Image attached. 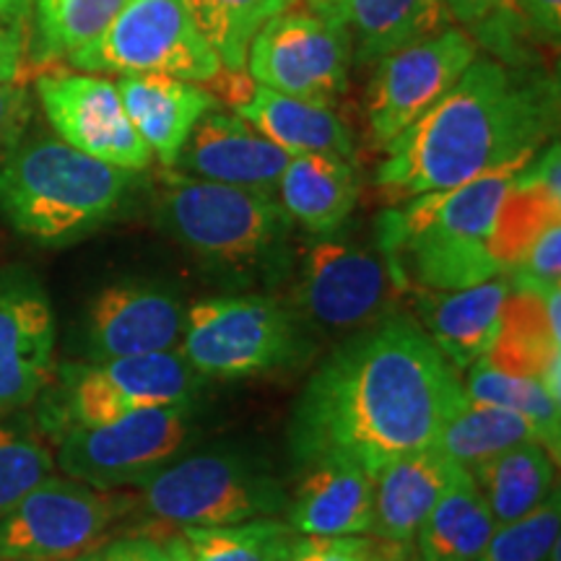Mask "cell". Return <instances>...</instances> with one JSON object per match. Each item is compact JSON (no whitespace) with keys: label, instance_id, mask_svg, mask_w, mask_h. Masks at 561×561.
I'll return each instance as SVG.
<instances>
[{"label":"cell","instance_id":"1","mask_svg":"<svg viewBox=\"0 0 561 561\" xmlns=\"http://www.w3.org/2000/svg\"><path fill=\"white\" fill-rule=\"evenodd\" d=\"M466 401L458 369L419 322L388 314L335 348L305 385L291 416L294 460H341L377 476L432 447Z\"/></svg>","mask_w":561,"mask_h":561},{"label":"cell","instance_id":"2","mask_svg":"<svg viewBox=\"0 0 561 561\" xmlns=\"http://www.w3.org/2000/svg\"><path fill=\"white\" fill-rule=\"evenodd\" d=\"M559 123V87L538 66L479 55L458 83L385 146L377 187L390 201L525 167Z\"/></svg>","mask_w":561,"mask_h":561},{"label":"cell","instance_id":"3","mask_svg":"<svg viewBox=\"0 0 561 561\" xmlns=\"http://www.w3.org/2000/svg\"><path fill=\"white\" fill-rule=\"evenodd\" d=\"M502 167L447 191L403 201L377 219V250L401 289L455 291L504 276L489 252V234L512 178Z\"/></svg>","mask_w":561,"mask_h":561},{"label":"cell","instance_id":"4","mask_svg":"<svg viewBox=\"0 0 561 561\" xmlns=\"http://www.w3.org/2000/svg\"><path fill=\"white\" fill-rule=\"evenodd\" d=\"M138 174L104 164L60 138L19 140L0 159V216L32 242L73 244L121 214Z\"/></svg>","mask_w":561,"mask_h":561},{"label":"cell","instance_id":"5","mask_svg":"<svg viewBox=\"0 0 561 561\" xmlns=\"http://www.w3.org/2000/svg\"><path fill=\"white\" fill-rule=\"evenodd\" d=\"M153 208L159 229L210 268L252 276L289 263L291 219L273 193L167 170Z\"/></svg>","mask_w":561,"mask_h":561},{"label":"cell","instance_id":"6","mask_svg":"<svg viewBox=\"0 0 561 561\" xmlns=\"http://www.w3.org/2000/svg\"><path fill=\"white\" fill-rule=\"evenodd\" d=\"M180 354L201 377L265 375L305 354L299 318L265 297H214L185 310Z\"/></svg>","mask_w":561,"mask_h":561},{"label":"cell","instance_id":"7","mask_svg":"<svg viewBox=\"0 0 561 561\" xmlns=\"http://www.w3.org/2000/svg\"><path fill=\"white\" fill-rule=\"evenodd\" d=\"M140 504L174 528H210L286 510V491L257 460L240 453H201L161 468L144 483Z\"/></svg>","mask_w":561,"mask_h":561},{"label":"cell","instance_id":"8","mask_svg":"<svg viewBox=\"0 0 561 561\" xmlns=\"http://www.w3.org/2000/svg\"><path fill=\"white\" fill-rule=\"evenodd\" d=\"M68 62L83 73H161L193 83L224 70L185 0H128Z\"/></svg>","mask_w":561,"mask_h":561},{"label":"cell","instance_id":"9","mask_svg":"<svg viewBox=\"0 0 561 561\" xmlns=\"http://www.w3.org/2000/svg\"><path fill=\"white\" fill-rule=\"evenodd\" d=\"M136 504V496L121 489L47 476L0 517V559L68 561L100 549Z\"/></svg>","mask_w":561,"mask_h":561},{"label":"cell","instance_id":"10","mask_svg":"<svg viewBox=\"0 0 561 561\" xmlns=\"http://www.w3.org/2000/svg\"><path fill=\"white\" fill-rule=\"evenodd\" d=\"M401 286L382 252L343 237L312 234L297 252L294 314L331 333H359L390 314Z\"/></svg>","mask_w":561,"mask_h":561},{"label":"cell","instance_id":"11","mask_svg":"<svg viewBox=\"0 0 561 561\" xmlns=\"http://www.w3.org/2000/svg\"><path fill=\"white\" fill-rule=\"evenodd\" d=\"M193 403L153 405L104 424L62 432L55 462L68 479L94 489L144 486L187 447Z\"/></svg>","mask_w":561,"mask_h":561},{"label":"cell","instance_id":"12","mask_svg":"<svg viewBox=\"0 0 561 561\" xmlns=\"http://www.w3.org/2000/svg\"><path fill=\"white\" fill-rule=\"evenodd\" d=\"M201 377L185 356L174 351L128 356L89 364H68L60 369L58 392L50 403V424L91 426L128 416L153 405L193 403Z\"/></svg>","mask_w":561,"mask_h":561},{"label":"cell","instance_id":"13","mask_svg":"<svg viewBox=\"0 0 561 561\" xmlns=\"http://www.w3.org/2000/svg\"><path fill=\"white\" fill-rule=\"evenodd\" d=\"M351 42L320 5L305 3L265 21L250 42V79L278 94L333 107L346 94Z\"/></svg>","mask_w":561,"mask_h":561},{"label":"cell","instance_id":"14","mask_svg":"<svg viewBox=\"0 0 561 561\" xmlns=\"http://www.w3.org/2000/svg\"><path fill=\"white\" fill-rule=\"evenodd\" d=\"M479 55L471 34L453 24L375 62L367 89L371 140L385 149L437 104Z\"/></svg>","mask_w":561,"mask_h":561},{"label":"cell","instance_id":"15","mask_svg":"<svg viewBox=\"0 0 561 561\" xmlns=\"http://www.w3.org/2000/svg\"><path fill=\"white\" fill-rule=\"evenodd\" d=\"M37 100L60 140L104 164L144 172L153 153L123 107L117 83L102 73L50 70L37 83Z\"/></svg>","mask_w":561,"mask_h":561},{"label":"cell","instance_id":"16","mask_svg":"<svg viewBox=\"0 0 561 561\" xmlns=\"http://www.w3.org/2000/svg\"><path fill=\"white\" fill-rule=\"evenodd\" d=\"M58 325L42 280L11 265L0 271V416H9L55 380Z\"/></svg>","mask_w":561,"mask_h":561},{"label":"cell","instance_id":"17","mask_svg":"<svg viewBox=\"0 0 561 561\" xmlns=\"http://www.w3.org/2000/svg\"><path fill=\"white\" fill-rule=\"evenodd\" d=\"M185 310L170 286L157 280H115L91 299L83 343L91 362L128 359L180 346Z\"/></svg>","mask_w":561,"mask_h":561},{"label":"cell","instance_id":"18","mask_svg":"<svg viewBox=\"0 0 561 561\" xmlns=\"http://www.w3.org/2000/svg\"><path fill=\"white\" fill-rule=\"evenodd\" d=\"M291 153L257 133L237 112L208 110L182 146L178 172L187 178L276 193Z\"/></svg>","mask_w":561,"mask_h":561},{"label":"cell","instance_id":"19","mask_svg":"<svg viewBox=\"0 0 561 561\" xmlns=\"http://www.w3.org/2000/svg\"><path fill=\"white\" fill-rule=\"evenodd\" d=\"M557 289L512 286L500 312V328L486 351L491 367L515 377H533L549 396L561 398V320Z\"/></svg>","mask_w":561,"mask_h":561},{"label":"cell","instance_id":"20","mask_svg":"<svg viewBox=\"0 0 561 561\" xmlns=\"http://www.w3.org/2000/svg\"><path fill=\"white\" fill-rule=\"evenodd\" d=\"M510 289L512 280L504 273L468 289L434 291L411 286L405 291L413 294V312L421 331L430 335L455 369L468 371L486 356Z\"/></svg>","mask_w":561,"mask_h":561},{"label":"cell","instance_id":"21","mask_svg":"<svg viewBox=\"0 0 561 561\" xmlns=\"http://www.w3.org/2000/svg\"><path fill=\"white\" fill-rule=\"evenodd\" d=\"M289 525L299 536H359L375 525V476L341 460L305 466L286 502Z\"/></svg>","mask_w":561,"mask_h":561},{"label":"cell","instance_id":"22","mask_svg":"<svg viewBox=\"0 0 561 561\" xmlns=\"http://www.w3.org/2000/svg\"><path fill=\"white\" fill-rule=\"evenodd\" d=\"M115 83L133 128L167 170L174 167L195 123L216 107L208 89L172 76L128 73Z\"/></svg>","mask_w":561,"mask_h":561},{"label":"cell","instance_id":"23","mask_svg":"<svg viewBox=\"0 0 561 561\" xmlns=\"http://www.w3.org/2000/svg\"><path fill=\"white\" fill-rule=\"evenodd\" d=\"M343 26L356 66H375L401 47L453 26L445 0H310Z\"/></svg>","mask_w":561,"mask_h":561},{"label":"cell","instance_id":"24","mask_svg":"<svg viewBox=\"0 0 561 561\" xmlns=\"http://www.w3.org/2000/svg\"><path fill=\"white\" fill-rule=\"evenodd\" d=\"M466 471L437 447L403 455L375 476V525L371 533L413 546L416 530L439 496Z\"/></svg>","mask_w":561,"mask_h":561},{"label":"cell","instance_id":"25","mask_svg":"<svg viewBox=\"0 0 561 561\" xmlns=\"http://www.w3.org/2000/svg\"><path fill=\"white\" fill-rule=\"evenodd\" d=\"M561 224V164L559 146L551 144L541 157H533L510 182L489 234V252L504 273L546 229Z\"/></svg>","mask_w":561,"mask_h":561},{"label":"cell","instance_id":"26","mask_svg":"<svg viewBox=\"0 0 561 561\" xmlns=\"http://www.w3.org/2000/svg\"><path fill=\"white\" fill-rule=\"evenodd\" d=\"M280 206L310 234L339 231L359 201V178L339 153H294L278 180Z\"/></svg>","mask_w":561,"mask_h":561},{"label":"cell","instance_id":"27","mask_svg":"<svg viewBox=\"0 0 561 561\" xmlns=\"http://www.w3.org/2000/svg\"><path fill=\"white\" fill-rule=\"evenodd\" d=\"M234 112L291 157L294 153L354 157V136L333 107L278 94L255 83L248 100L237 104Z\"/></svg>","mask_w":561,"mask_h":561},{"label":"cell","instance_id":"28","mask_svg":"<svg viewBox=\"0 0 561 561\" xmlns=\"http://www.w3.org/2000/svg\"><path fill=\"white\" fill-rule=\"evenodd\" d=\"M496 528L473 476L462 471L416 530L419 561H473Z\"/></svg>","mask_w":561,"mask_h":561},{"label":"cell","instance_id":"29","mask_svg":"<svg viewBox=\"0 0 561 561\" xmlns=\"http://www.w3.org/2000/svg\"><path fill=\"white\" fill-rule=\"evenodd\" d=\"M553 455L541 442H523L494 458L473 466L476 486L481 489L496 525L528 515L553 494Z\"/></svg>","mask_w":561,"mask_h":561},{"label":"cell","instance_id":"30","mask_svg":"<svg viewBox=\"0 0 561 561\" xmlns=\"http://www.w3.org/2000/svg\"><path fill=\"white\" fill-rule=\"evenodd\" d=\"M523 442H541V432L523 419L520 413H512L500 405L476 403L468 398L450 419L442 424V430L432 447L458 462L460 468L471 471L479 462L494 458L510 447Z\"/></svg>","mask_w":561,"mask_h":561},{"label":"cell","instance_id":"31","mask_svg":"<svg viewBox=\"0 0 561 561\" xmlns=\"http://www.w3.org/2000/svg\"><path fill=\"white\" fill-rule=\"evenodd\" d=\"M128 0H32L30 58L37 66L68 60L100 37Z\"/></svg>","mask_w":561,"mask_h":561},{"label":"cell","instance_id":"32","mask_svg":"<svg viewBox=\"0 0 561 561\" xmlns=\"http://www.w3.org/2000/svg\"><path fill=\"white\" fill-rule=\"evenodd\" d=\"M191 561H286L299 533L276 517L234 525L180 528Z\"/></svg>","mask_w":561,"mask_h":561},{"label":"cell","instance_id":"33","mask_svg":"<svg viewBox=\"0 0 561 561\" xmlns=\"http://www.w3.org/2000/svg\"><path fill=\"white\" fill-rule=\"evenodd\" d=\"M224 70H242L250 42L291 0H185Z\"/></svg>","mask_w":561,"mask_h":561},{"label":"cell","instance_id":"34","mask_svg":"<svg viewBox=\"0 0 561 561\" xmlns=\"http://www.w3.org/2000/svg\"><path fill=\"white\" fill-rule=\"evenodd\" d=\"M466 392L476 403H489L507 409L512 413H520L528 419L538 432H541L543 445L549 447L553 458L559 455V401L546 392V388L533 377H515L504 375L494 369L486 359H479L468 369Z\"/></svg>","mask_w":561,"mask_h":561},{"label":"cell","instance_id":"35","mask_svg":"<svg viewBox=\"0 0 561 561\" xmlns=\"http://www.w3.org/2000/svg\"><path fill=\"white\" fill-rule=\"evenodd\" d=\"M460 30L491 58L507 66H536L533 42L517 0H445Z\"/></svg>","mask_w":561,"mask_h":561},{"label":"cell","instance_id":"36","mask_svg":"<svg viewBox=\"0 0 561 561\" xmlns=\"http://www.w3.org/2000/svg\"><path fill=\"white\" fill-rule=\"evenodd\" d=\"M561 504L559 494L546 500L528 515L496 525L483 551L473 561H549L559 549Z\"/></svg>","mask_w":561,"mask_h":561},{"label":"cell","instance_id":"37","mask_svg":"<svg viewBox=\"0 0 561 561\" xmlns=\"http://www.w3.org/2000/svg\"><path fill=\"white\" fill-rule=\"evenodd\" d=\"M53 468L55 458L45 442L21 426L0 424V517L53 476Z\"/></svg>","mask_w":561,"mask_h":561},{"label":"cell","instance_id":"38","mask_svg":"<svg viewBox=\"0 0 561 561\" xmlns=\"http://www.w3.org/2000/svg\"><path fill=\"white\" fill-rule=\"evenodd\" d=\"M286 561H411V546L375 533L359 536H297Z\"/></svg>","mask_w":561,"mask_h":561},{"label":"cell","instance_id":"39","mask_svg":"<svg viewBox=\"0 0 561 561\" xmlns=\"http://www.w3.org/2000/svg\"><path fill=\"white\" fill-rule=\"evenodd\" d=\"M100 553L104 561H191L182 533L170 530V525L164 523L161 530L110 538Z\"/></svg>","mask_w":561,"mask_h":561},{"label":"cell","instance_id":"40","mask_svg":"<svg viewBox=\"0 0 561 561\" xmlns=\"http://www.w3.org/2000/svg\"><path fill=\"white\" fill-rule=\"evenodd\" d=\"M561 273V224H553L530 244L520 263L512 268L507 276L512 286H525V289H557Z\"/></svg>","mask_w":561,"mask_h":561},{"label":"cell","instance_id":"41","mask_svg":"<svg viewBox=\"0 0 561 561\" xmlns=\"http://www.w3.org/2000/svg\"><path fill=\"white\" fill-rule=\"evenodd\" d=\"M32 117L30 91L19 81L0 83V159L9 153L24 136Z\"/></svg>","mask_w":561,"mask_h":561},{"label":"cell","instance_id":"42","mask_svg":"<svg viewBox=\"0 0 561 561\" xmlns=\"http://www.w3.org/2000/svg\"><path fill=\"white\" fill-rule=\"evenodd\" d=\"M533 45L557 47L561 34V0H517Z\"/></svg>","mask_w":561,"mask_h":561},{"label":"cell","instance_id":"43","mask_svg":"<svg viewBox=\"0 0 561 561\" xmlns=\"http://www.w3.org/2000/svg\"><path fill=\"white\" fill-rule=\"evenodd\" d=\"M30 55L26 24H0V83L19 81Z\"/></svg>","mask_w":561,"mask_h":561},{"label":"cell","instance_id":"44","mask_svg":"<svg viewBox=\"0 0 561 561\" xmlns=\"http://www.w3.org/2000/svg\"><path fill=\"white\" fill-rule=\"evenodd\" d=\"M32 0H0V24H26Z\"/></svg>","mask_w":561,"mask_h":561},{"label":"cell","instance_id":"45","mask_svg":"<svg viewBox=\"0 0 561 561\" xmlns=\"http://www.w3.org/2000/svg\"><path fill=\"white\" fill-rule=\"evenodd\" d=\"M68 561H104V559H102V553H100V549H94V551L79 553V557H73V559H68Z\"/></svg>","mask_w":561,"mask_h":561},{"label":"cell","instance_id":"46","mask_svg":"<svg viewBox=\"0 0 561 561\" xmlns=\"http://www.w3.org/2000/svg\"><path fill=\"white\" fill-rule=\"evenodd\" d=\"M549 561H559V549H557V551H553V553H551V559H549Z\"/></svg>","mask_w":561,"mask_h":561},{"label":"cell","instance_id":"47","mask_svg":"<svg viewBox=\"0 0 561 561\" xmlns=\"http://www.w3.org/2000/svg\"><path fill=\"white\" fill-rule=\"evenodd\" d=\"M305 3H310V0H305Z\"/></svg>","mask_w":561,"mask_h":561},{"label":"cell","instance_id":"48","mask_svg":"<svg viewBox=\"0 0 561 561\" xmlns=\"http://www.w3.org/2000/svg\"><path fill=\"white\" fill-rule=\"evenodd\" d=\"M0 561H5V559H0Z\"/></svg>","mask_w":561,"mask_h":561}]
</instances>
